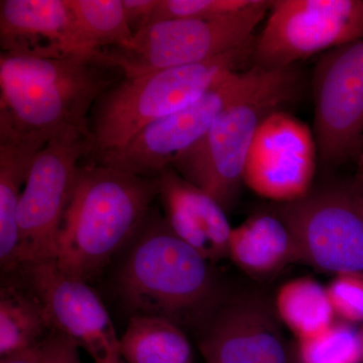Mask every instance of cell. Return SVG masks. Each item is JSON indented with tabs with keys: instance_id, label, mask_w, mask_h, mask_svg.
<instances>
[{
	"instance_id": "6da1fadb",
	"label": "cell",
	"mask_w": 363,
	"mask_h": 363,
	"mask_svg": "<svg viewBox=\"0 0 363 363\" xmlns=\"http://www.w3.org/2000/svg\"><path fill=\"white\" fill-rule=\"evenodd\" d=\"M123 77L101 52L56 59L1 54L0 119L43 145L67 128L88 131L95 102Z\"/></svg>"
},
{
	"instance_id": "7a4b0ae2",
	"label": "cell",
	"mask_w": 363,
	"mask_h": 363,
	"mask_svg": "<svg viewBox=\"0 0 363 363\" xmlns=\"http://www.w3.org/2000/svg\"><path fill=\"white\" fill-rule=\"evenodd\" d=\"M128 247L116 276L126 311L201 331L224 303L213 264L155 212Z\"/></svg>"
},
{
	"instance_id": "3957f363",
	"label": "cell",
	"mask_w": 363,
	"mask_h": 363,
	"mask_svg": "<svg viewBox=\"0 0 363 363\" xmlns=\"http://www.w3.org/2000/svg\"><path fill=\"white\" fill-rule=\"evenodd\" d=\"M159 193V178L93 162L79 167L57 240L60 271L86 283L96 277L140 233Z\"/></svg>"
},
{
	"instance_id": "277c9868",
	"label": "cell",
	"mask_w": 363,
	"mask_h": 363,
	"mask_svg": "<svg viewBox=\"0 0 363 363\" xmlns=\"http://www.w3.org/2000/svg\"><path fill=\"white\" fill-rule=\"evenodd\" d=\"M257 69L252 84L227 105L206 135L172 164L179 175L211 196L225 211L240 197L245 162L260 123L296 101L302 88L295 66Z\"/></svg>"
},
{
	"instance_id": "5b68a950",
	"label": "cell",
	"mask_w": 363,
	"mask_h": 363,
	"mask_svg": "<svg viewBox=\"0 0 363 363\" xmlns=\"http://www.w3.org/2000/svg\"><path fill=\"white\" fill-rule=\"evenodd\" d=\"M255 42L204 63L123 77L104 93L88 119V161L116 150L157 119L185 108L252 62Z\"/></svg>"
},
{
	"instance_id": "8992f818",
	"label": "cell",
	"mask_w": 363,
	"mask_h": 363,
	"mask_svg": "<svg viewBox=\"0 0 363 363\" xmlns=\"http://www.w3.org/2000/svg\"><path fill=\"white\" fill-rule=\"evenodd\" d=\"M272 4L255 0L247 9L220 18L159 21L135 33L126 47L101 52L123 70L124 77L204 63L253 42L255 28Z\"/></svg>"
},
{
	"instance_id": "52a82bcc",
	"label": "cell",
	"mask_w": 363,
	"mask_h": 363,
	"mask_svg": "<svg viewBox=\"0 0 363 363\" xmlns=\"http://www.w3.org/2000/svg\"><path fill=\"white\" fill-rule=\"evenodd\" d=\"M363 40V0H276L255 38L252 67L281 70Z\"/></svg>"
},
{
	"instance_id": "ba28073f",
	"label": "cell",
	"mask_w": 363,
	"mask_h": 363,
	"mask_svg": "<svg viewBox=\"0 0 363 363\" xmlns=\"http://www.w3.org/2000/svg\"><path fill=\"white\" fill-rule=\"evenodd\" d=\"M89 152V133L71 128L55 135L33 159L18 205L20 267L54 259L79 161Z\"/></svg>"
},
{
	"instance_id": "9c48e42d",
	"label": "cell",
	"mask_w": 363,
	"mask_h": 363,
	"mask_svg": "<svg viewBox=\"0 0 363 363\" xmlns=\"http://www.w3.org/2000/svg\"><path fill=\"white\" fill-rule=\"evenodd\" d=\"M257 69L233 72L185 108L162 117L116 150L91 160L143 178L156 179L206 135L227 105L252 84Z\"/></svg>"
},
{
	"instance_id": "30bf717a",
	"label": "cell",
	"mask_w": 363,
	"mask_h": 363,
	"mask_svg": "<svg viewBox=\"0 0 363 363\" xmlns=\"http://www.w3.org/2000/svg\"><path fill=\"white\" fill-rule=\"evenodd\" d=\"M274 213L292 235L298 262L336 276L363 274V215L353 187L311 191Z\"/></svg>"
},
{
	"instance_id": "8fae6325",
	"label": "cell",
	"mask_w": 363,
	"mask_h": 363,
	"mask_svg": "<svg viewBox=\"0 0 363 363\" xmlns=\"http://www.w3.org/2000/svg\"><path fill=\"white\" fill-rule=\"evenodd\" d=\"M318 161L326 168L363 154V40L324 52L313 75Z\"/></svg>"
},
{
	"instance_id": "7c38bea8",
	"label": "cell",
	"mask_w": 363,
	"mask_h": 363,
	"mask_svg": "<svg viewBox=\"0 0 363 363\" xmlns=\"http://www.w3.org/2000/svg\"><path fill=\"white\" fill-rule=\"evenodd\" d=\"M318 150L307 123L285 111L260 123L248 152L243 184L272 201L291 203L311 193Z\"/></svg>"
},
{
	"instance_id": "4fadbf2b",
	"label": "cell",
	"mask_w": 363,
	"mask_h": 363,
	"mask_svg": "<svg viewBox=\"0 0 363 363\" xmlns=\"http://www.w3.org/2000/svg\"><path fill=\"white\" fill-rule=\"evenodd\" d=\"M13 274L39 296L54 330L72 339L95 363H124L111 318L88 283L60 271L54 259L21 264Z\"/></svg>"
},
{
	"instance_id": "5bb4252c",
	"label": "cell",
	"mask_w": 363,
	"mask_h": 363,
	"mask_svg": "<svg viewBox=\"0 0 363 363\" xmlns=\"http://www.w3.org/2000/svg\"><path fill=\"white\" fill-rule=\"evenodd\" d=\"M255 298L224 302L200 331L207 363H289L278 322Z\"/></svg>"
},
{
	"instance_id": "9a60e30c",
	"label": "cell",
	"mask_w": 363,
	"mask_h": 363,
	"mask_svg": "<svg viewBox=\"0 0 363 363\" xmlns=\"http://www.w3.org/2000/svg\"><path fill=\"white\" fill-rule=\"evenodd\" d=\"M0 47L1 54L35 58L91 54L68 0H1Z\"/></svg>"
},
{
	"instance_id": "2e32d148",
	"label": "cell",
	"mask_w": 363,
	"mask_h": 363,
	"mask_svg": "<svg viewBox=\"0 0 363 363\" xmlns=\"http://www.w3.org/2000/svg\"><path fill=\"white\" fill-rule=\"evenodd\" d=\"M159 190L164 220L179 238L212 264L228 257L233 228L216 200L172 168L159 177Z\"/></svg>"
},
{
	"instance_id": "e0dca14e",
	"label": "cell",
	"mask_w": 363,
	"mask_h": 363,
	"mask_svg": "<svg viewBox=\"0 0 363 363\" xmlns=\"http://www.w3.org/2000/svg\"><path fill=\"white\" fill-rule=\"evenodd\" d=\"M44 147L21 138L0 119V266L4 276L20 267L18 205L33 159Z\"/></svg>"
},
{
	"instance_id": "ac0fdd59",
	"label": "cell",
	"mask_w": 363,
	"mask_h": 363,
	"mask_svg": "<svg viewBox=\"0 0 363 363\" xmlns=\"http://www.w3.org/2000/svg\"><path fill=\"white\" fill-rule=\"evenodd\" d=\"M228 257L252 276H269L298 262L297 250L288 227L274 213L253 215L233 228Z\"/></svg>"
},
{
	"instance_id": "d6986e66",
	"label": "cell",
	"mask_w": 363,
	"mask_h": 363,
	"mask_svg": "<svg viewBox=\"0 0 363 363\" xmlns=\"http://www.w3.org/2000/svg\"><path fill=\"white\" fill-rule=\"evenodd\" d=\"M0 289V357L37 347L54 331L42 300L18 277Z\"/></svg>"
},
{
	"instance_id": "ffe728a7",
	"label": "cell",
	"mask_w": 363,
	"mask_h": 363,
	"mask_svg": "<svg viewBox=\"0 0 363 363\" xmlns=\"http://www.w3.org/2000/svg\"><path fill=\"white\" fill-rule=\"evenodd\" d=\"M124 363H193V350L178 325L152 316H131L119 338Z\"/></svg>"
},
{
	"instance_id": "44dd1931",
	"label": "cell",
	"mask_w": 363,
	"mask_h": 363,
	"mask_svg": "<svg viewBox=\"0 0 363 363\" xmlns=\"http://www.w3.org/2000/svg\"><path fill=\"white\" fill-rule=\"evenodd\" d=\"M276 312L298 341L312 337L335 322L327 288L312 278L291 279L279 289Z\"/></svg>"
},
{
	"instance_id": "7402d4cb",
	"label": "cell",
	"mask_w": 363,
	"mask_h": 363,
	"mask_svg": "<svg viewBox=\"0 0 363 363\" xmlns=\"http://www.w3.org/2000/svg\"><path fill=\"white\" fill-rule=\"evenodd\" d=\"M68 4L88 51L126 47L133 40L123 0H68Z\"/></svg>"
},
{
	"instance_id": "603a6c76",
	"label": "cell",
	"mask_w": 363,
	"mask_h": 363,
	"mask_svg": "<svg viewBox=\"0 0 363 363\" xmlns=\"http://www.w3.org/2000/svg\"><path fill=\"white\" fill-rule=\"evenodd\" d=\"M301 363H362L359 333L351 324L335 321L312 337L298 341Z\"/></svg>"
},
{
	"instance_id": "cb8c5ba5",
	"label": "cell",
	"mask_w": 363,
	"mask_h": 363,
	"mask_svg": "<svg viewBox=\"0 0 363 363\" xmlns=\"http://www.w3.org/2000/svg\"><path fill=\"white\" fill-rule=\"evenodd\" d=\"M255 2V0H159L150 25L169 20L220 18L243 11Z\"/></svg>"
},
{
	"instance_id": "d4e9b609",
	"label": "cell",
	"mask_w": 363,
	"mask_h": 363,
	"mask_svg": "<svg viewBox=\"0 0 363 363\" xmlns=\"http://www.w3.org/2000/svg\"><path fill=\"white\" fill-rule=\"evenodd\" d=\"M327 292L335 316L348 324L363 323V274H338Z\"/></svg>"
},
{
	"instance_id": "484cf974",
	"label": "cell",
	"mask_w": 363,
	"mask_h": 363,
	"mask_svg": "<svg viewBox=\"0 0 363 363\" xmlns=\"http://www.w3.org/2000/svg\"><path fill=\"white\" fill-rule=\"evenodd\" d=\"M39 351L40 363H83L77 344L56 330L39 344Z\"/></svg>"
},
{
	"instance_id": "4316f807",
	"label": "cell",
	"mask_w": 363,
	"mask_h": 363,
	"mask_svg": "<svg viewBox=\"0 0 363 363\" xmlns=\"http://www.w3.org/2000/svg\"><path fill=\"white\" fill-rule=\"evenodd\" d=\"M159 0H123L126 21L133 35L150 25Z\"/></svg>"
},
{
	"instance_id": "83f0119b",
	"label": "cell",
	"mask_w": 363,
	"mask_h": 363,
	"mask_svg": "<svg viewBox=\"0 0 363 363\" xmlns=\"http://www.w3.org/2000/svg\"><path fill=\"white\" fill-rule=\"evenodd\" d=\"M0 363H40L39 345L30 350L2 357Z\"/></svg>"
},
{
	"instance_id": "f1b7e54d",
	"label": "cell",
	"mask_w": 363,
	"mask_h": 363,
	"mask_svg": "<svg viewBox=\"0 0 363 363\" xmlns=\"http://www.w3.org/2000/svg\"><path fill=\"white\" fill-rule=\"evenodd\" d=\"M354 190L355 199H357L358 207H359L360 212L363 215V185L357 183V185L353 187Z\"/></svg>"
},
{
	"instance_id": "f546056e",
	"label": "cell",
	"mask_w": 363,
	"mask_h": 363,
	"mask_svg": "<svg viewBox=\"0 0 363 363\" xmlns=\"http://www.w3.org/2000/svg\"><path fill=\"white\" fill-rule=\"evenodd\" d=\"M357 182L360 185H363V159L357 162Z\"/></svg>"
},
{
	"instance_id": "4dcf8cb0",
	"label": "cell",
	"mask_w": 363,
	"mask_h": 363,
	"mask_svg": "<svg viewBox=\"0 0 363 363\" xmlns=\"http://www.w3.org/2000/svg\"><path fill=\"white\" fill-rule=\"evenodd\" d=\"M358 333H359L360 352H362V360L363 363V323L362 328L358 330Z\"/></svg>"
},
{
	"instance_id": "1f68e13d",
	"label": "cell",
	"mask_w": 363,
	"mask_h": 363,
	"mask_svg": "<svg viewBox=\"0 0 363 363\" xmlns=\"http://www.w3.org/2000/svg\"><path fill=\"white\" fill-rule=\"evenodd\" d=\"M362 159H363V154H362Z\"/></svg>"
}]
</instances>
